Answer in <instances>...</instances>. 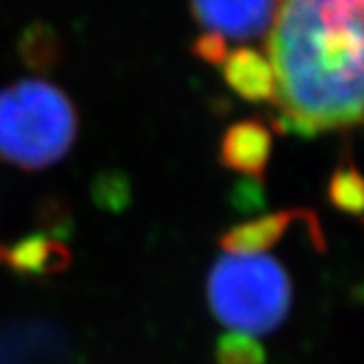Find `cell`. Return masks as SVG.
Returning <instances> with one entry per match:
<instances>
[{"instance_id": "cell-7", "label": "cell", "mask_w": 364, "mask_h": 364, "mask_svg": "<svg viewBox=\"0 0 364 364\" xmlns=\"http://www.w3.org/2000/svg\"><path fill=\"white\" fill-rule=\"evenodd\" d=\"M221 65L225 83L241 100L251 104H273L277 83L269 57L251 47H237L227 53Z\"/></svg>"}, {"instance_id": "cell-10", "label": "cell", "mask_w": 364, "mask_h": 364, "mask_svg": "<svg viewBox=\"0 0 364 364\" xmlns=\"http://www.w3.org/2000/svg\"><path fill=\"white\" fill-rule=\"evenodd\" d=\"M326 196L336 210L364 217V174L350 160L340 162L330 176Z\"/></svg>"}, {"instance_id": "cell-8", "label": "cell", "mask_w": 364, "mask_h": 364, "mask_svg": "<svg viewBox=\"0 0 364 364\" xmlns=\"http://www.w3.org/2000/svg\"><path fill=\"white\" fill-rule=\"evenodd\" d=\"M16 53L23 65L37 73H47L59 65L63 57V45L51 25L35 23L21 33Z\"/></svg>"}, {"instance_id": "cell-12", "label": "cell", "mask_w": 364, "mask_h": 364, "mask_svg": "<svg viewBox=\"0 0 364 364\" xmlns=\"http://www.w3.org/2000/svg\"><path fill=\"white\" fill-rule=\"evenodd\" d=\"M193 53L196 59L210 63V65H221L229 53V41L217 35V33H208L205 31L193 45Z\"/></svg>"}, {"instance_id": "cell-11", "label": "cell", "mask_w": 364, "mask_h": 364, "mask_svg": "<svg viewBox=\"0 0 364 364\" xmlns=\"http://www.w3.org/2000/svg\"><path fill=\"white\" fill-rule=\"evenodd\" d=\"M217 364H267V352L259 340L245 332H227L217 340Z\"/></svg>"}, {"instance_id": "cell-5", "label": "cell", "mask_w": 364, "mask_h": 364, "mask_svg": "<svg viewBox=\"0 0 364 364\" xmlns=\"http://www.w3.org/2000/svg\"><path fill=\"white\" fill-rule=\"evenodd\" d=\"M273 134L259 119H241L229 126L219 144V160L227 170L259 182L272 158Z\"/></svg>"}, {"instance_id": "cell-6", "label": "cell", "mask_w": 364, "mask_h": 364, "mask_svg": "<svg viewBox=\"0 0 364 364\" xmlns=\"http://www.w3.org/2000/svg\"><path fill=\"white\" fill-rule=\"evenodd\" d=\"M304 223L314 229H322L318 215L308 208H287L272 215H263L253 221L239 223L225 231L219 239L225 253H265L277 245L291 225Z\"/></svg>"}, {"instance_id": "cell-9", "label": "cell", "mask_w": 364, "mask_h": 364, "mask_svg": "<svg viewBox=\"0 0 364 364\" xmlns=\"http://www.w3.org/2000/svg\"><path fill=\"white\" fill-rule=\"evenodd\" d=\"M14 269L28 273H49L55 267H63L65 249L45 237H28L16 247L2 255Z\"/></svg>"}, {"instance_id": "cell-1", "label": "cell", "mask_w": 364, "mask_h": 364, "mask_svg": "<svg viewBox=\"0 0 364 364\" xmlns=\"http://www.w3.org/2000/svg\"><path fill=\"white\" fill-rule=\"evenodd\" d=\"M277 128L299 138L364 122V0H277L267 33Z\"/></svg>"}, {"instance_id": "cell-2", "label": "cell", "mask_w": 364, "mask_h": 364, "mask_svg": "<svg viewBox=\"0 0 364 364\" xmlns=\"http://www.w3.org/2000/svg\"><path fill=\"white\" fill-rule=\"evenodd\" d=\"M79 134L75 104L45 79H21L0 91V158L35 172L69 154Z\"/></svg>"}, {"instance_id": "cell-3", "label": "cell", "mask_w": 364, "mask_h": 364, "mask_svg": "<svg viewBox=\"0 0 364 364\" xmlns=\"http://www.w3.org/2000/svg\"><path fill=\"white\" fill-rule=\"evenodd\" d=\"M207 296L223 326L259 336L284 324L291 308V279L265 253H225L208 273Z\"/></svg>"}, {"instance_id": "cell-4", "label": "cell", "mask_w": 364, "mask_h": 364, "mask_svg": "<svg viewBox=\"0 0 364 364\" xmlns=\"http://www.w3.org/2000/svg\"><path fill=\"white\" fill-rule=\"evenodd\" d=\"M195 21L227 41L267 37L277 0H188Z\"/></svg>"}]
</instances>
